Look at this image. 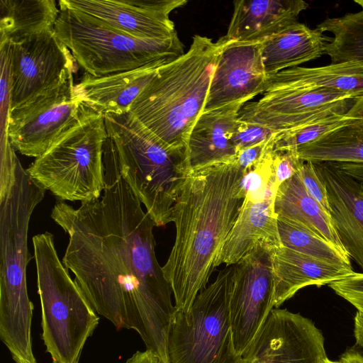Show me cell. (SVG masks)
<instances>
[{
    "label": "cell",
    "instance_id": "36",
    "mask_svg": "<svg viewBox=\"0 0 363 363\" xmlns=\"http://www.w3.org/2000/svg\"><path fill=\"white\" fill-rule=\"evenodd\" d=\"M125 363H164L162 358L154 351L146 349L145 351L136 352Z\"/></svg>",
    "mask_w": 363,
    "mask_h": 363
},
{
    "label": "cell",
    "instance_id": "2",
    "mask_svg": "<svg viewBox=\"0 0 363 363\" xmlns=\"http://www.w3.org/2000/svg\"><path fill=\"white\" fill-rule=\"evenodd\" d=\"M244 172L236 161L191 169L174 206L176 237L162 267L177 311L187 313L221 263L242 206Z\"/></svg>",
    "mask_w": 363,
    "mask_h": 363
},
{
    "label": "cell",
    "instance_id": "29",
    "mask_svg": "<svg viewBox=\"0 0 363 363\" xmlns=\"http://www.w3.org/2000/svg\"><path fill=\"white\" fill-rule=\"evenodd\" d=\"M362 117L363 96L358 99L345 113L330 115L296 129L274 133L271 138L273 150H296L333 130L354 123Z\"/></svg>",
    "mask_w": 363,
    "mask_h": 363
},
{
    "label": "cell",
    "instance_id": "30",
    "mask_svg": "<svg viewBox=\"0 0 363 363\" xmlns=\"http://www.w3.org/2000/svg\"><path fill=\"white\" fill-rule=\"evenodd\" d=\"M294 72L317 87L363 93V62L350 61L316 67H296Z\"/></svg>",
    "mask_w": 363,
    "mask_h": 363
},
{
    "label": "cell",
    "instance_id": "28",
    "mask_svg": "<svg viewBox=\"0 0 363 363\" xmlns=\"http://www.w3.org/2000/svg\"><path fill=\"white\" fill-rule=\"evenodd\" d=\"M277 226L283 246L329 263L352 267L346 251L316 233L279 219Z\"/></svg>",
    "mask_w": 363,
    "mask_h": 363
},
{
    "label": "cell",
    "instance_id": "34",
    "mask_svg": "<svg viewBox=\"0 0 363 363\" xmlns=\"http://www.w3.org/2000/svg\"><path fill=\"white\" fill-rule=\"evenodd\" d=\"M336 294L363 312V272L352 275L328 284Z\"/></svg>",
    "mask_w": 363,
    "mask_h": 363
},
{
    "label": "cell",
    "instance_id": "9",
    "mask_svg": "<svg viewBox=\"0 0 363 363\" xmlns=\"http://www.w3.org/2000/svg\"><path fill=\"white\" fill-rule=\"evenodd\" d=\"M233 279V265L226 267L187 313L176 311L167 336L168 363H241L231 333Z\"/></svg>",
    "mask_w": 363,
    "mask_h": 363
},
{
    "label": "cell",
    "instance_id": "7",
    "mask_svg": "<svg viewBox=\"0 0 363 363\" xmlns=\"http://www.w3.org/2000/svg\"><path fill=\"white\" fill-rule=\"evenodd\" d=\"M104 117L84 104L77 122L26 169L30 177L60 201L101 197L105 187Z\"/></svg>",
    "mask_w": 363,
    "mask_h": 363
},
{
    "label": "cell",
    "instance_id": "20",
    "mask_svg": "<svg viewBox=\"0 0 363 363\" xmlns=\"http://www.w3.org/2000/svg\"><path fill=\"white\" fill-rule=\"evenodd\" d=\"M308 6L303 0L234 1L224 36L233 41L262 43L298 22L299 14Z\"/></svg>",
    "mask_w": 363,
    "mask_h": 363
},
{
    "label": "cell",
    "instance_id": "11",
    "mask_svg": "<svg viewBox=\"0 0 363 363\" xmlns=\"http://www.w3.org/2000/svg\"><path fill=\"white\" fill-rule=\"evenodd\" d=\"M73 77L8 111L6 135L21 155L38 157L79 120L84 104L74 90Z\"/></svg>",
    "mask_w": 363,
    "mask_h": 363
},
{
    "label": "cell",
    "instance_id": "26",
    "mask_svg": "<svg viewBox=\"0 0 363 363\" xmlns=\"http://www.w3.org/2000/svg\"><path fill=\"white\" fill-rule=\"evenodd\" d=\"M303 162L363 163V117L296 149Z\"/></svg>",
    "mask_w": 363,
    "mask_h": 363
},
{
    "label": "cell",
    "instance_id": "27",
    "mask_svg": "<svg viewBox=\"0 0 363 363\" xmlns=\"http://www.w3.org/2000/svg\"><path fill=\"white\" fill-rule=\"evenodd\" d=\"M354 2L362 7L360 11L328 18L316 26L323 33L329 32L333 35L325 50L331 63L363 62V0Z\"/></svg>",
    "mask_w": 363,
    "mask_h": 363
},
{
    "label": "cell",
    "instance_id": "1",
    "mask_svg": "<svg viewBox=\"0 0 363 363\" xmlns=\"http://www.w3.org/2000/svg\"><path fill=\"white\" fill-rule=\"evenodd\" d=\"M104 163L100 198L77 208L60 201L51 211L69 237L62 263L98 315L118 330H135L146 349L168 363L167 336L176 308L155 255V224L106 145Z\"/></svg>",
    "mask_w": 363,
    "mask_h": 363
},
{
    "label": "cell",
    "instance_id": "10",
    "mask_svg": "<svg viewBox=\"0 0 363 363\" xmlns=\"http://www.w3.org/2000/svg\"><path fill=\"white\" fill-rule=\"evenodd\" d=\"M262 96L247 103L239 119L259 124L278 133L296 129L333 114L347 113L361 92H342L315 86L292 68L268 79Z\"/></svg>",
    "mask_w": 363,
    "mask_h": 363
},
{
    "label": "cell",
    "instance_id": "15",
    "mask_svg": "<svg viewBox=\"0 0 363 363\" xmlns=\"http://www.w3.org/2000/svg\"><path fill=\"white\" fill-rule=\"evenodd\" d=\"M59 4L93 16L138 38L167 39L177 35L169 15L186 0H60Z\"/></svg>",
    "mask_w": 363,
    "mask_h": 363
},
{
    "label": "cell",
    "instance_id": "35",
    "mask_svg": "<svg viewBox=\"0 0 363 363\" xmlns=\"http://www.w3.org/2000/svg\"><path fill=\"white\" fill-rule=\"evenodd\" d=\"M271 138L267 141L238 151L236 162L243 172L256 165L272 147Z\"/></svg>",
    "mask_w": 363,
    "mask_h": 363
},
{
    "label": "cell",
    "instance_id": "25",
    "mask_svg": "<svg viewBox=\"0 0 363 363\" xmlns=\"http://www.w3.org/2000/svg\"><path fill=\"white\" fill-rule=\"evenodd\" d=\"M1 45L55 29L60 13L55 0H0Z\"/></svg>",
    "mask_w": 363,
    "mask_h": 363
},
{
    "label": "cell",
    "instance_id": "39",
    "mask_svg": "<svg viewBox=\"0 0 363 363\" xmlns=\"http://www.w3.org/2000/svg\"><path fill=\"white\" fill-rule=\"evenodd\" d=\"M362 186H363V184H362Z\"/></svg>",
    "mask_w": 363,
    "mask_h": 363
},
{
    "label": "cell",
    "instance_id": "5",
    "mask_svg": "<svg viewBox=\"0 0 363 363\" xmlns=\"http://www.w3.org/2000/svg\"><path fill=\"white\" fill-rule=\"evenodd\" d=\"M8 143L0 171V320L12 326L32 320L33 305L27 289L29 223L46 190L24 169Z\"/></svg>",
    "mask_w": 363,
    "mask_h": 363
},
{
    "label": "cell",
    "instance_id": "6",
    "mask_svg": "<svg viewBox=\"0 0 363 363\" xmlns=\"http://www.w3.org/2000/svg\"><path fill=\"white\" fill-rule=\"evenodd\" d=\"M42 311V340L52 363H77L99 318L59 258L49 232L32 238Z\"/></svg>",
    "mask_w": 363,
    "mask_h": 363
},
{
    "label": "cell",
    "instance_id": "12",
    "mask_svg": "<svg viewBox=\"0 0 363 363\" xmlns=\"http://www.w3.org/2000/svg\"><path fill=\"white\" fill-rule=\"evenodd\" d=\"M8 45L10 65L8 111L73 77L76 62L55 29Z\"/></svg>",
    "mask_w": 363,
    "mask_h": 363
},
{
    "label": "cell",
    "instance_id": "4",
    "mask_svg": "<svg viewBox=\"0 0 363 363\" xmlns=\"http://www.w3.org/2000/svg\"><path fill=\"white\" fill-rule=\"evenodd\" d=\"M104 117L105 143L123 178L156 227L172 222L174 206L191 171L188 150L168 145L130 111Z\"/></svg>",
    "mask_w": 363,
    "mask_h": 363
},
{
    "label": "cell",
    "instance_id": "32",
    "mask_svg": "<svg viewBox=\"0 0 363 363\" xmlns=\"http://www.w3.org/2000/svg\"><path fill=\"white\" fill-rule=\"evenodd\" d=\"M296 150H273V167L274 172V186L278 187L296 174L303 164Z\"/></svg>",
    "mask_w": 363,
    "mask_h": 363
},
{
    "label": "cell",
    "instance_id": "21",
    "mask_svg": "<svg viewBox=\"0 0 363 363\" xmlns=\"http://www.w3.org/2000/svg\"><path fill=\"white\" fill-rule=\"evenodd\" d=\"M274 196L261 200L245 197L239 215L225 241L221 263L234 265L255 249L281 247Z\"/></svg>",
    "mask_w": 363,
    "mask_h": 363
},
{
    "label": "cell",
    "instance_id": "16",
    "mask_svg": "<svg viewBox=\"0 0 363 363\" xmlns=\"http://www.w3.org/2000/svg\"><path fill=\"white\" fill-rule=\"evenodd\" d=\"M225 38L203 112L234 103L247 104L262 94L267 84L269 77L262 62L261 43Z\"/></svg>",
    "mask_w": 363,
    "mask_h": 363
},
{
    "label": "cell",
    "instance_id": "8",
    "mask_svg": "<svg viewBox=\"0 0 363 363\" xmlns=\"http://www.w3.org/2000/svg\"><path fill=\"white\" fill-rule=\"evenodd\" d=\"M58 4L56 35L79 66L94 77L135 69L162 60H174L184 53L178 35L167 39L135 38L91 16Z\"/></svg>",
    "mask_w": 363,
    "mask_h": 363
},
{
    "label": "cell",
    "instance_id": "23",
    "mask_svg": "<svg viewBox=\"0 0 363 363\" xmlns=\"http://www.w3.org/2000/svg\"><path fill=\"white\" fill-rule=\"evenodd\" d=\"M330 37L296 22L261 43L263 65L268 77L319 58Z\"/></svg>",
    "mask_w": 363,
    "mask_h": 363
},
{
    "label": "cell",
    "instance_id": "19",
    "mask_svg": "<svg viewBox=\"0 0 363 363\" xmlns=\"http://www.w3.org/2000/svg\"><path fill=\"white\" fill-rule=\"evenodd\" d=\"M245 104L234 103L202 112L188 139L191 169L236 161L238 152L231 138Z\"/></svg>",
    "mask_w": 363,
    "mask_h": 363
},
{
    "label": "cell",
    "instance_id": "3",
    "mask_svg": "<svg viewBox=\"0 0 363 363\" xmlns=\"http://www.w3.org/2000/svg\"><path fill=\"white\" fill-rule=\"evenodd\" d=\"M225 43L200 35L189 49L163 65L130 106V112L168 145L187 149L202 113L218 55Z\"/></svg>",
    "mask_w": 363,
    "mask_h": 363
},
{
    "label": "cell",
    "instance_id": "17",
    "mask_svg": "<svg viewBox=\"0 0 363 363\" xmlns=\"http://www.w3.org/2000/svg\"><path fill=\"white\" fill-rule=\"evenodd\" d=\"M328 192L330 215L339 238L363 272V186L330 162H313Z\"/></svg>",
    "mask_w": 363,
    "mask_h": 363
},
{
    "label": "cell",
    "instance_id": "13",
    "mask_svg": "<svg viewBox=\"0 0 363 363\" xmlns=\"http://www.w3.org/2000/svg\"><path fill=\"white\" fill-rule=\"evenodd\" d=\"M272 250L257 247L233 265L230 319L234 350L241 357L274 307Z\"/></svg>",
    "mask_w": 363,
    "mask_h": 363
},
{
    "label": "cell",
    "instance_id": "22",
    "mask_svg": "<svg viewBox=\"0 0 363 363\" xmlns=\"http://www.w3.org/2000/svg\"><path fill=\"white\" fill-rule=\"evenodd\" d=\"M272 258L275 308L302 288L328 285L354 273L352 267L322 261L283 245L272 250Z\"/></svg>",
    "mask_w": 363,
    "mask_h": 363
},
{
    "label": "cell",
    "instance_id": "24",
    "mask_svg": "<svg viewBox=\"0 0 363 363\" xmlns=\"http://www.w3.org/2000/svg\"><path fill=\"white\" fill-rule=\"evenodd\" d=\"M274 211L277 219L305 228L346 251L330 213L309 195L298 172L278 187Z\"/></svg>",
    "mask_w": 363,
    "mask_h": 363
},
{
    "label": "cell",
    "instance_id": "38",
    "mask_svg": "<svg viewBox=\"0 0 363 363\" xmlns=\"http://www.w3.org/2000/svg\"><path fill=\"white\" fill-rule=\"evenodd\" d=\"M354 335L356 345L363 348V312L357 311L354 317Z\"/></svg>",
    "mask_w": 363,
    "mask_h": 363
},
{
    "label": "cell",
    "instance_id": "37",
    "mask_svg": "<svg viewBox=\"0 0 363 363\" xmlns=\"http://www.w3.org/2000/svg\"><path fill=\"white\" fill-rule=\"evenodd\" d=\"M325 363H363V355L354 350L346 351L337 360L329 358Z\"/></svg>",
    "mask_w": 363,
    "mask_h": 363
},
{
    "label": "cell",
    "instance_id": "33",
    "mask_svg": "<svg viewBox=\"0 0 363 363\" xmlns=\"http://www.w3.org/2000/svg\"><path fill=\"white\" fill-rule=\"evenodd\" d=\"M298 173L309 195L330 213L326 186L315 164L310 161L304 162Z\"/></svg>",
    "mask_w": 363,
    "mask_h": 363
},
{
    "label": "cell",
    "instance_id": "14",
    "mask_svg": "<svg viewBox=\"0 0 363 363\" xmlns=\"http://www.w3.org/2000/svg\"><path fill=\"white\" fill-rule=\"evenodd\" d=\"M328 359L323 335L312 320L275 308L241 363H325Z\"/></svg>",
    "mask_w": 363,
    "mask_h": 363
},
{
    "label": "cell",
    "instance_id": "18",
    "mask_svg": "<svg viewBox=\"0 0 363 363\" xmlns=\"http://www.w3.org/2000/svg\"><path fill=\"white\" fill-rule=\"evenodd\" d=\"M174 60H162L102 77L84 73L74 84V90L83 104L103 116L125 113L159 69Z\"/></svg>",
    "mask_w": 363,
    "mask_h": 363
},
{
    "label": "cell",
    "instance_id": "31",
    "mask_svg": "<svg viewBox=\"0 0 363 363\" xmlns=\"http://www.w3.org/2000/svg\"><path fill=\"white\" fill-rule=\"evenodd\" d=\"M274 133L267 127L239 119L231 140L238 152L242 149L267 142Z\"/></svg>",
    "mask_w": 363,
    "mask_h": 363
}]
</instances>
